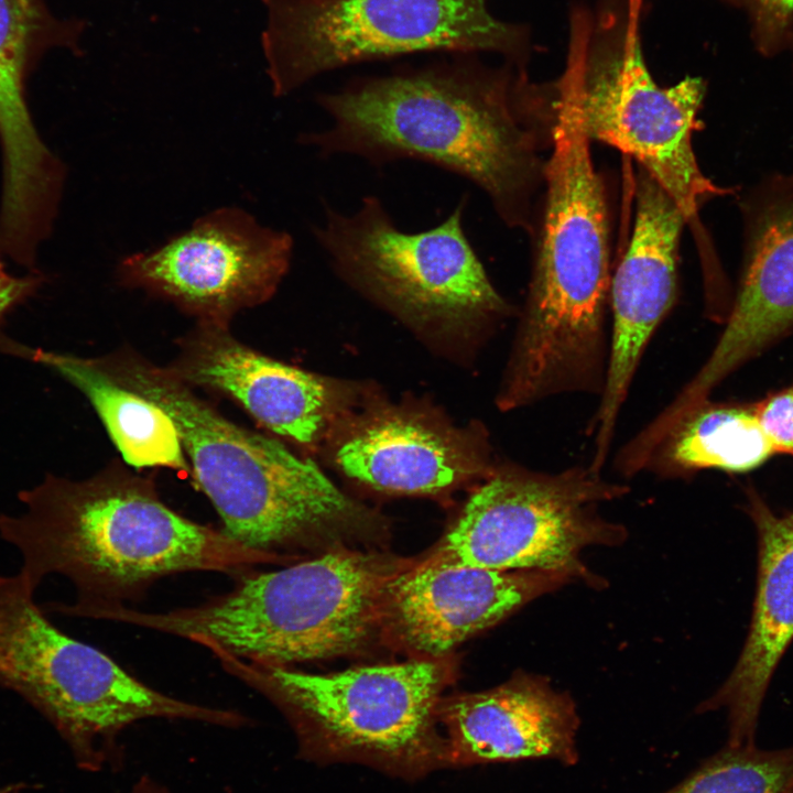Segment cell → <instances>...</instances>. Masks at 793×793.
I'll return each instance as SVG.
<instances>
[{
    "mask_svg": "<svg viewBox=\"0 0 793 793\" xmlns=\"http://www.w3.org/2000/svg\"><path fill=\"white\" fill-rule=\"evenodd\" d=\"M317 104L328 124L298 141L319 155L434 164L477 185L509 227H531L546 162L537 121L551 119L553 106L547 87L530 83L522 66L399 72L321 94Z\"/></svg>",
    "mask_w": 793,
    "mask_h": 793,
    "instance_id": "1",
    "label": "cell"
},
{
    "mask_svg": "<svg viewBox=\"0 0 793 793\" xmlns=\"http://www.w3.org/2000/svg\"><path fill=\"white\" fill-rule=\"evenodd\" d=\"M18 499L24 510L0 513V539L19 552V572L35 590L61 575L76 591L72 602L42 606L46 613L84 618L94 608L139 598L167 575H241L284 560L185 518L161 500L150 479L121 467L84 480L46 475Z\"/></svg>",
    "mask_w": 793,
    "mask_h": 793,
    "instance_id": "2",
    "label": "cell"
},
{
    "mask_svg": "<svg viewBox=\"0 0 793 793\" xmlns=\"http://www.w3.org/2000/svg\"><path fill=\"white\" fill-rule=\"evenodd\" d=\"M551 153L526 302L499 405L601 393L608 351L609 219L604 184L569 104L553 90Z\"/></svg>",
    "mask_w": 793,
    "mask_h": 793,
    "instance_id": "3",
    "label": "cell"
},
{
    "mask_svg": "<svg viewBox=\"0 0 793 793\" xmlns=\"http://www.w3.org/2000/svg\"><path fill=\"white\" fill-rule=\"evenodd\" d=\"M113 381L153 402L176 427L192 477L242 545L275 556L354 526L362 512L309 459L227 420L170 369L141 356L95 358Z\"/></svg>",
    "mask_w": 793,
    "mask_h": 793,
    "instance_id": "4",
    "label": "cell"
},
{
    "mask_svg": "<svg viewBox=\"0 0 793 793\" xmlns=\"http://www.w3.org/2000/svg\"><path fill=\"white\" fill-rule=\"evenodd\" d=\"M402 567L334 551L278 571L240 575L235 588L161 612L111 605L101 620L188 639L215 655L287 666L349 653L383 627L391 579Z\"/></svg>",
    "mask_w": 793,
    "mask_h": 793,
    "instance_id": "5",
    "label": "cell"
},
{
    "mask_svg": "<svg viewBox=\"0 0 793 793\" xmlns=\"http://www.w3.org/2000/svg\"><path fill=\"white\" fill-rule=\"evenodd\" d=\"M640 0H598L573 8L566 65L553 83L588 141L631 156L678 205L687 220L729 191L702 172L692 139L706 84L686 77L663 87L642 53Z\"/></svg>",
    "mask_w": 793,
    "mask_h": 793,
    "instance_id": "6",
    "label": "cell"
},
{
    "mask_svg": "<svg viewBox=\"0 0 793 793\" xmlns=\"http://www.w3.org/2000/svg\"><path fill=\"white\" fill-rule=\"evenodd\" d=\"M224 669L290 717L300 756L321 764L355 762L415 780L448 767L436 727L444 685L428 660L330 674L216 655Z\"/></svg>",
    "mask_w": 793,
    "mask_h": 793,
    "instance_id": "7",
    "label": "cell"
},
{
    "mask_svg": "<svg viewBox=\"0 0 793 793\" xmlns=\"http://www.w3.org/2000/svg\"><path fill=\"white\" fill-rule=\"evenodd\" d=\"M19 572L0 575V688L18 694L59 732L79 767L98 770L117 736L146 718L231 727L236 714L165 695L97 648L57 628Z\"/></svg>",
    "mask_w": 793,
    "mask_h": 793,
    "instance_id": "8",
    "label": "cell"
},
{
    "mask_svg": "<svg viewBox=\"0 0 793 793\" xmlns=\"http://www.w3.org/2000/svg\"><path fill=\"white\" fill-rule=\"evenodd\" d=\"M430 51L495 52L522 66L529 35L486 0H283L274 94L348 65Z\"/></svg>",
    "mask_w": 793,
    "mask_h": 793,
    "instance_id": "9",
    "label": "cell"
},
{
    "mask_svg": "<svg viewBox=\"0 0 793 793\" xmlns=\"http://www.w3.org/2000/svg\"><path fill=\"white\" fill-rule=\"evenodd\" d=\"M466 205L461 198L438 225L410 232L369 195L352 213L326 206L313 232L339 275L395 311L443 324L489 321L509 306L465 232Z\"/></svg>",
    "mask_w": 793,
    "mask_h": 793,
    "instance_id": "10",
    "label": "cell"
},
{
    "mask_svg": "<svg viewBox=\"0 0 793 793\" xmlns=\"http://www.w3.org/2000/svg\"><path fill=\"white\" fill-rule=\"evenodd\" d=\"M626 492L590 466L502 471L470 497L431 557L449 566L582 575L585 547L623 536L597 508Z\"/></svg>",
    "mask_w": 793,
    "mask_h": 793,
    "instance_id": "11",
    "label": "cell"
},
{
    "mask_svg": "<svg viewBox=\"0 0 793 793\" xmlns=\"http://www.w3.org/2000/svg\"><path fill=\"white\" fill-rule=\"evenodd\" d=\"M292 256L286 231L261 225L239 207H221L160 247L123 258L117 278L173 303L198 323L229 325L237 312L275 293Z\"/></svg>",
    "mask_w": 793,
    "mask_h": 793,
    "instance_id": "12",
    "label": "cell"
},
{
    "mask_svg": "<svg viewBox=\"0 0 793 793\" xmlns=\"http://www.w3.org/2000/svg\"><path fill=\"white\" fill-rule=\"evenodd\" d=\"M743 260L725 327L709 357L660 413L673 426L738 368L793 334V181L769 176L741 200Z\"/></svg>",
    "mask_w": 793,
    "mask_h": 793,
    "instance_id": "13",
    "label": "cell"
},
{
    "mask_svg": "<svg viewBox=\"0 0 793 793\" xmlns=\"http://www.w3.org/2000/svg\"><path fill=\"white\" fill-rule=\"evenodd\" d=\"M686 216L670 195L639 167L636 217L628 248L611 275V339L604 389L590 425V467L601 470L618 416L642 354L677 292L680 242Z\"/></svg>",
    "mask_w": 793,
    "mask_h": 793,
    "instance_id": "14",
    "label": "cell"
},
{
    "mask_svg": "<svg viewBox=\"0 0 793 793\" xmlns=\"http://www.w3.org/2000/svg\"><path fill=\"white\" fill-rule=\"evenodd\" d=\"M571 576L444 565L431 556L391 579L383 627L409 649L441 656Z\"/></svg>",
    "mask_w": 793,
    "mask_h": 793,
    "instance_id": "15",
    "label": "cell"
},
{
    "mask_svg": "<svg viewBox=\"0 0 793 793\" xmlns=\"http://www.w3.org/2000/svg\"><path fill=\"white\" fill-rule=\"evenodd\" d=\"M448 767L522 760L575 765L579 718L572 698L521 676L439 706Z\"/></svg>",
    "mask_w": 793,
    "mask_h": 793,
    "instance_id": "16",
    "label": "cell"
},
{
    "mask_svg": "<svg viewBox=\"0 0 793 793\" xmlns=\"http://www.w3.org/2000/svg\"><path fill=\"white\" fill-rule=\"evenodd\" d=\"M745 511L757 532V589L740 656L698 713L726 710L727 743L756 746L759 716L770 681L793 640V512L775 513L749 486Z\"/></svg>",
    "mask_w": 793,
    "mask_h": 793,
    "instance_id": "17",
    "label": "cell"
},
{
    "mask_svg": "<svg viewBox=\"0 0 793 793\" xmlns=\"http://www.w3.org/2000/svg\"><path fill=\"white\" fill-rule=\"evenodd\" d=\"M169 369L191 388L235 400L261 425L296 443L314 442L325 425L324 383L239 341L228 325L198 323Z\"/></svg>",
    "mask_w": 793,
    "mask_h": 793,
    "instance_id": "18",
    "label": "cell"
},
{
    "mask_svg": "<svg viewBox=\"0 0 793 793\" xmlns=\"http://www.w3.org/2000/svg\"><path fill=\"white\" fill-rule=\"evenodd\" d=\"M74 28L44 0H0V141L4 198L31 204L51 195L64 169L40 138L26 101V79L51 48L69 44Z\"/></svg>",
    "mask_w": 793,
    "mask_h": 793,
    "instance_id": "19",
    "label": "cell"
},
{
    "mask_svg": "<svg viewBox=\"0 0 793 793\" xmlns=\"http://www.w3.org/2000/svg\"><path fill=\"white\" fill-rule=\"evenodd\" d=\"M351 478L378 490L441 491L475 472L480 457L458 436L430 423L388 416L348 437L336 453Z\"/></svg>",
    "mask_w": 793,
    "mask_h": 793,
    "instance_id": "20",
    "label": "cell"
},
{
    "mask_svg": "<svg viewBox=\"0 0 793 793\" xmlns=\"http://www.w3.org/2000/svg\"><path fill=\"white\" fill-rule=\"evenodd\" d=\"M0 351L45 366L78 389L130 466L166 467L192 476L170 416L153 402L113 381L93 358L33 348L3 334H0Z\"/></svg>",
    "mask_w": 793,
    "mask_h": 793,
    "instance_id": "21",
    "label": "cell"
},
{
    "mask_svg": "<svg viewBox=\"0 0 793 793\" xmlns=\"http://www.w3.org/2000/svg\"><path fill=\"white\" fill-rule=\"evenodd\" d=\"M775 455L753 402H711L684 416L665 436L645 468L666 476L704 469L745 474Z\"/></svg>",
    "mask_w": 793,
    "mask_h": 793,
    "instance_id": "22",
    "label": "cell"
},
{
    "mask_svg": "<svg viewBox=\"0 0 793 793\" xmlns=\"http://www.w3.org/2000/svg\"><path fill=\"white\" fill-rule=\"evenodd\" d=\"M793 785V747L725 746L663 793H785Z\"/></svg>",
    "mask_w": 793,
    "mask_h": 793,
    "instance_id": "23",
    "label": "cell"
},
{
    "mask_svg": "<svg viewBox=\"0 0 793 793\" xmlns=\"http://www.w3.org/2000/svg\"><path fill=\"white\" fill-rule=\"evenodd\" d=\"M757 51L769 57L787 47L793 33V0H742Z\"/></svg>",
    "mask_w": 793,
    "mask_h": 793,
    "instance_id": "24",
    "label": "cell"
},
{
    "mask_svg": "<svg viewBox=\"0 0 793 793\" xmlns=\"http://www.w3.org/2000/svg\"><path fill=\"white\" fill-rule=\"evenodd\" d=\"M753 406L774 453L793 456V383L768 393Z\"/></svg>",
    "mask_w": 793,
    "mask_h": 793,
    "instance_id": "25",
    "label": "cell"
},
{
    "mask_svg": "<svg viewBox=\"0 0 793 793\" xmlns=\"http://www.w3.org/2000/svg\"><path fill=\"white\" fill-rule=\"evenodd\" d=\"M42 282L43 276L34 272L23 276L11 274L0 254V325L14 307L34 295Z\"/></svg>",
    "mask_w": 793,
    "mask_h": 793,
    "instance_id": "26",
    "label": "cell"
},
{
    "mask_svg": "<svg viewBox=\"0 0 793 793\" xmlns=\"http://www.w3.org/2000/svg\"><path fill=\"white\" fill-rule=\"evenodd\" d=\"M132 793H164L162 790L154 783H152L149 780H142L140 783L135 785Z\"/></svg>",
    "mask_w": 793,
    "mask_h": 793,
    "instance_id": "27",
    "label": "cell"
},
{
    "mask_svg": "<svg viewBox=\"0 0 793 793\" xmlns=\"http://www.w3.org/2000/svg\"><path fill=\"white\" fill-rule=\"evenodd\" d=\"M17 790H19V786H17V785H11V786H6V787H3V789H0V793H12V792H14V791H17Z\"/></svg>",
    "mask_w": 793,
    "mask_h": 793,
    "instance_id": "28",
    "label": "cell"
},
{
    "mask_svg": "<svg viewBox=\"0 0 793 793\" xmlns=\"http://www.w3.org/2000/svg\"><path fill=\"white\" fill-rule=\"evenodd\" d=\"M721 1L727 2L737 8H742V0H721Z\"/></svg>",
    "mask_w": 793,
    "mask_h": 793,
    "instance_id": "29",
    "label": "cell"
},
{
    "mask_svg": "<svg viewBox=\"0 0 793 793\" xmlns=\"http://www.w3.org/2000/svg\"><path fill=\"white\" fill-rule=\"evenodd\" d=\"M787 46H790V47L792 48V51H793V33H792V35H791V37H790V41H789V45H787Z\"/></svg>",
    "mask_w": 793,
    "mask_h": 793,
    "instance_id": "30",
    "label": "cell"
},
{
    "mask_svg": "<svg viewBox=\"0 0 793 793\" xmlns=\"http://www.w3.org/2000/svg\"><path fill=\"white\" fill-rule=\"evenodd\" d=\"M12 793H19V790H17V791H14V792H12Z\"/></svg>",
    "mask_w": 793,
    "mask_h": 793,
    "instance_id": "31",
    "label": "cell"
}]
</instances>
